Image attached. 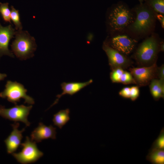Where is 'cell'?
<instances>
[{"label":"cell","mask_w":164,"mask_h":164,"mask_svg":"<svg viewBox=\"0 0 164 164\" xmlns=\"http://www.w3.org/2000/svg\"><path fill=\"white\" fill-rule=\"evenodd\" d=\"M15 39L10 45L12 52L20 60L32 57L37 48L35 39L26 31H16Z\"/></svg>","instance_id":"cell-1"},{"label":"cell","mask_w":164,"mask_h":164,"mask_svg":"<svg viewBox=\"0 0 164 164\" xmlns=\"http://www.w3.org/2000/svg\"><path fill=\"white\" fill-rule=\"evenodd\" d=\"M136 17L130 25V30L138 34H143L149 31L153 26L155 21L154 11L145 4L143 3L135 8Z\"/></svg>","instance_id":"cell-2"},{"label":"cell","mask_w":164,"mask_h":164,"mask_svg":"<svg viewBox=\"0 0 164 164\" xmlns=\"http://www.w3.org/2000/svg\"><path fill=\"white\" fill-rule=\"evenodd\" d=\"M157 39L151 36L143 42L137 49L135 58L138 63L143 67L151 66L156 62L159 50Z\"/></svg>","instance_id":"cell-3"},{"label":"cell","mask_w":164,"mask_h":164,"mask_svg":"<svg viewBox=\"0 0 164 164\" xmlns=\"http://www.w3.org/2000/svg\"><path fill=\"white\" fill-rule=\"evenodd\" d=\"M132 12L126 5L120 3L115 5L109 15V24L114 31L124 30L133 22Z\"/></svg>","instance_id":"cell-4"},{"label":"cell","mask_w":164,"mask_h":164,"mask_svg":"<svg viewBox=\"0 0 164 164\" xmlns=\"http://www.w3.org/2000/svg\"><path fill=\"white\" fill-rule=\"evenodd\" d=\"M5 88L0 93V97L7 98L8 101L15 105L20 101L21 98L24 100V103L33 104L34 103V99L26 94L27 90L22 84L16 81L8 80L5 86Z\"/></svg>","instance_id":"cell-5"},{"label":"cell","mask_w":164,"mask_h":164,"mask_svg":"<svg viewBox=\"0 0 164 164\" xmlns=\"http://www.w3.org/2000/svg\"><path fill=\"white\" fill-rule=\"evenodd\" d=\"M21 152L12 155L19 162L23 164L34 163L41 157L43 153L37 148L36 142L26 136L24 142L21 144Z\"/></svg>","instance_id":"cell-6"},{"label":"cell","mask_w":164,"mask_h":164,"mask_svg":"<svg viewBox=\"0 0 164 164\" xmlns=\"http://www.w3.org/2000/svg\"><path fill=\"white\" fill-rule=\"evenodd\" d=\"M32 108L31 105L26 106L16 104L12 108H6L0 105V116L15 122H22L26 126H29L30 123L28 120V117Z\"/></svg>","instance_id":"cell-7"},{"label":"cell","mask_w":164,"mask_h":164,"mask_svg":"<svg viewBox=\"0 0 164 164\" xmlns=\"http://www.w3.org/2000/svg\"><path fill=\"white\" fill-rule=\"evenodd\" d=\"M157 68L156 62L150 66L130 68L129 70L136 84L142 86L149 84L152 79L157 77Z\"/></svg>","instance_id":"cell-8"},{"label":"cell","mask_w":164,"mask_h":164,"mask_svg":"<svg viewBox=\"0 0 164 164\" xmlns=\"http://www.w3.org/2000/svg\"><path fill=\"white\" fill-rule=\"evenodd\" d=\"M103 48L108 59L109 64L112 70L117 68H126L131 65V60L122 53L104 43Z\"/></svg>","instance_id":"cell-9"},{"label":"cell","mask_w":164,"mask_h":164,"mask_svg":"<svg viewBox=\"0 0 164 164\" xmlns=\"http://www.w3.org/2000/svg\"><path fill=\"white\" fill-rule=\"evenodd\" d=\"M15 32V29L11 25L3 26L0 23V58L3 55L14 57L12 52L9 49V45Z\"/></svg>","instance_id":"cell-10"},{"label":"cell","mask_w":164,"mask_h":164,"mask_svg":"<svg viewBox=\"0 0 164 164\" xmlns=\"http://www.w3.org/2000/svg\"><path fill=\"white\" fill-rule=\"evenodd\" d=\"M136 41L125 35L113 37L111 42V47L122 54L128 55L134 48Z\"/></svg>","instance_id":"cell-11"},{"label":"cell","mask_w":164,"mask_h":164,"mask_svg":"<svg viewBox=\"0 0 164 164\" xmlns=\"http://www.w3.org/2000/svg\"><path fill=\"white\" fill-rule=\"evenodd\" d=\"M11 125L13 130L10 135L4 140L7 152L9 154L14 152L20 145L23 138L22 133L25 130V128H23L21 130L18 129L19 126L18 122H15Z\"/></svg>","instance_id":"cell-12"},{"label":"cell","mask_w":164,"mask_h":164,"mask_svg":"<svg viewBox=\"0 0 164 164\" xmlns=\"http://www.w3.org/2000/svg\"><path fill=\"white\" fill-rule=\"evenodd\" d=\"M56 128L50 125L47 126L42 122H40L37 127L32 132L31 140L36 142H39L42 140L51 138H56Z\"/></svg>","instance_id":"cell-13"},{"label":"cell","mask_w":164,"mask_h":164,"mask_svg":"<svg viewBox=\"0 0 164 164\" xmlns=\"http://www.w3.org/2000/svg\"><path fill=\"white\" fill-rule=\"evenodd\" d=\"M93 80L91 79L84 82H63L61 84V86L63 91L60 94L56 96L57 98L53 103L50 107V108L56 104L59 99L63 95L67 94L73 95L77 93L82 89L89 85L93 82Z\"/></svg>","instance_id":"cell-14"},{"label":"cell","mask_w":164,"mask_h":164,"mask_svg":"<svg viewBox=\"0 0 164 164\" xmlns=\"http://www.w3.org/2000/svg\"><path fill=\"white\" fill-rule=\"evenodd\" d=\"M149 84L150 93L155 100L164 96V80L155 78L152 79Z\"/></svg>","instance_id":"cell-15"},{"label":"cell","mask_w":164,"mask_h":164,"mask_svg":"<svg viewBox=\"0 0 164 164\" xmlns=\"http://www.w3.org/2000/svg\"><path fill=\"white\" fill-rule=\"evenodd\" d=\"M70 113L69 109L67 108L60 110L54 114L53 119L54 125L61 129L69 120Z\"/></svg>","instance_id":"cell-16"},{"label":"cell","mask_w":164,"mask_h":164,"mask_svg":"<svg viewBox=\"0 0 164 164\" xmlns=\"http://www.w3.org/2000/svg\"><path fill=\"white\" fill-rule=\"evenodd\" d=\"M146 159L153 164H164V150L153 149L149 151Z\"/></svg>","instance_id":"cell-17"},{"label":"cell","mask_w":164,"mask_h":164,"mask_svg":"<svg viewBox=\"0 0 164 164\" xmlns=\"http://www.w3.org/2000/svg\"><path fill=\"white\" fill-rule=\"evenodd\" d=\"M145 4L154 12L160 14L164 13V0H144Z\"/></svg>","instance_id":"cell-18"},{"label":"cell","mask_w":164,"mask_h":164,"mask_svg":"<svg viewBox=\"0 0 164 164\" xmlns=\"http://www.w3.org/2000/svg\"><path fill=\"white\" fill-rule=\"evenodd\" d=\"M10 18L15 26V29L17 30H21L22 26L20 20L19 11L16 9L13 6L11 7Z\"/></svg>","instance_id":"cell-19"},{"label":"cell","mask_w":164,"mask_h":164,"mask_svg":"<svg viewBox=\"0 0 164 164\" xmlns=\"http://www.w3.org/2000/svg\"><path fill=\"white\" fill-rule=\"evenodd\" d=\"M8 5V3H2L0 2V13L5 22L12 24L11 21V11Z\"/></svg>","instance_id":"cell-20"},{"label":"cell","mask_w":164,"mask_h":164,"mask_svg":"<svg viewBox=\"0 0 164 164\" xmlns=\"http://www.w3.org/2000/svg\"><path fill=\"white\" fill-rule=\"evenodd\" d=\"M153 149L164 150V131L162 129L158 138L153 143L150 150Z\"/></svg>","instance_id":"cell-21"},{"label":"cell","mask_w":164,"mask_h":164,"mask_svg":"<svg viewBox=\"0 0 164 164\" xmlns=\"http://www.w3.org/2000/svg\"><path fill=\"white\" fill-rule=\"evenodd\" d=\"M110 73V77L113 83H120V80L124 72L123 69L121 68H117L112 70Z\"/></svg>","instance_id":"cell-22"},{"label":"cell","mask_w":164,"mask_h":164,"mask_svg":"<svg viewBox=\"0 0 164 164\" xmlns=\"http://www.w3.org/2000/svg\"><path fill=\"white\" fill-rule=\"evenodd\" d=\"M120 83L124 84H136L134 79L130 73L125 71L121 77Z\"/></svg>","instance_id":"cell-23"},{"label":"cell","mask_w":164,"mask_h":164,"mask_svg":"<svg viewBox=\"0 0 164 164\" xmlns=\"http://www.w3.org/2000/svg\"><path fill=\"white\" fill-rule=\"evenodd\" d=\"M138 87L134 86L130 87V98L132 101H135L139 97V90Z\"/></svg>","instance_id":"cell-24"},{"label":"cell","mask_w":164,"mask_h":164,"mask_svg":"<svg viewBox=\"0 0 164 164\" xmlns=\"http://www.w3.org/2000/svg\"><path fill=\"white\" fill-rule=\"evenodd\" d=\"M120 95L125 98H130V87H125L122 89L119 92Z\"/></svg>","instance_id":"cell-25"},{"label":"cell","mask_w":164,"mask_h":164,"mask_svg":"<svg viewBox=\"0 0 164 164\" xmlns=\"http://www.w3.org/2000/svg\"><path fill=\"white\" fill-rule=\"evenodd\" d=\"M157 76L159 79L164 80V66L163 64L157 68Z\"/></svg>","instance_id":"cell-26"},{"label":"cell","mask_w":164,"mask_h":164,"mask_svg":"<svg viewBox=\"0 0 164 164\" xmlns=\"http://www.w3.org/2000/svg\"><path fill=\"white\" fill-rule=\"evenodd\" d=\"M157 18L161 24L162 28L164 27V16L161 14H158L157 15Z\"/></svg>","instance_id":"cell-27"},{"label":"cell","mask_w":164,"mask_h":164,"mask_svg":"<svg viewBox=\"0 0 164 164\" xmlns=\"http://www.w3.org/2000/svg\"><path fill=\"white\" fill-rule=\"evenodd\" d=\"M7 77V75L6 74L0 73V81L4 80Z\"/></svg>","instance_id":"cell-28"},{"label":"cell","mask_w":164,"mask_h":164,"mask_svg":"<svg viewBox=\"0 0 164 164\" xmlns=\"http://www.w3.org/2000/svg\"><path fill=\"white\" fill-rule=\"evenodd\" d=\"M159 50L162 52L164 51V44L163 42L161 43L160 45H159Z\"/></svg>","instance_id":"cell-29"},{"label":"cell","mask_w":164,"mask_h":164,"mask_svg":"<svg viewBox=\"0 0 164 164\" xmlns=\"http://www.w3.org/2000/svg\"><path fill=\"white\" fill-rule=\"evenodd\" d=\"M138 0L139 1L140 3H142L143 1H144V0Z\"/></svg>","instance_id":"cell-30"}]
</instances>
